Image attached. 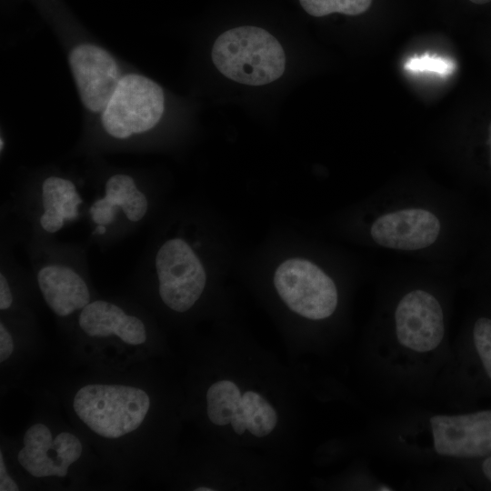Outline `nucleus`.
I'll use <instances>...</instances> for the list:
<instances>
[{"mask_svg": "<svg viewBox=\"0 0 491 491\" xmlns=\"http://www.w3.org/2000/svg\"><path fill=\"white\" fill-rule=\"evenodd\" d=\"M84 180L47 174L11 193L4 209V231L15 243L55 236L84 219L86 197Z\"/></svg>", "mask_w": 491, "mask_h": 491, "instance_id": "obj_1", "label": "nucleus"}, {"mask_svg": "<svg viewBox=\"0 0 491 491\" xmlns=\"http://www.w3.org/2000/svg\"><path fill=\"white\" fill-rule=\"evenodd\" d=\"M40 294L52 312L68 318L92 300L88 244L59 242L55 236L31 238L24 243Z\"/></svg>", "mask_w": 491, "mask_h": 491, "instance_id": "obj_2", "label": "nucleus"}, {"mask_svg": "<svg viewBox=\"0 0 491 491\" xmlns=\"http://www.w3.org/2000/svg\"><path fill=\"white\" fill-rule=\"evenodd\" d=\"M86 198L88 246L105 250L135 234L151 216L154 194L135 175L112 173Z\"/></svg>", "mask_w": 491, "mask_h": 491, "instance_id": "obj_3", "label": "nucleus"}, {"mask_svg": "<svg viewBox=\"0 0 491 491\" xmlns=\"http://www.w3.org/2000/svg\"><path fill=\"white\" fill-rule=\"evenodd\" d=\"M194 244L175 235L150 245L136 266L138 279H153L161 302L176 313L189 311L206 286L205 267Z\"/></svg>", "mask_w": 491, "mask_h": 491, "instance_id": "obj_4", "label": "nucleus"}, {"mask_svg": "<svg viewBox=\"0 0 491 491\" xmlns=\"http://www.w3.org/2000/svg\"><path fill=\"white\" fill-rule=\"evenodd\" d=\"M212 60L225 76L249 85L272 83L286 67L279 42L265 29L251 25L221 34L213 45Z\"/></svg>", "mask_w": 491, "mask_h": 491, "instance_id": "obj_5", "label": "nucleus"}, {"mask_svg": "<svg viewBox=\"0 0 491 491\" xmlns=\"http://www.w3.org/2000/svg\"><path fill=\"white\" fill-rule=\"evenodd\" d=\"M148 394L124 385L92 384L75 395L73 408L78 418L105 438H119L136 430L149 408Z\"/></svg>", "mask_w": 491, "mask_h": 491, "instance_id": "obj_6", "label": "nucleus"}, {"mask_svg": "<svg viewBox=\"0 0 491 491\" xmlns=\"http://www.w3.org/2000/svg\"><path fill=\"white\" fill-rule=\"evenodd\" d=\"M165 110L161 86L140 75L121 77L101 115L104 132L115 141H127L152 130Z\"/></svg>", "mask_w": 491, "mask_h": 491, "instance_id": "obj_7", "label": "nucleus"}, {"mask_svg": "<svg viewBox=\"0 0 491 491\" xmlns=\"http://www.w3.org/2000/svg\"><path fill=\"white\" fill-rule=\"evenodd\" d=\"M274 285L283 302L303 317L325 319L337 306L334 281L308 260L290 258L283 262L275 272Z\"/></svg>", "mask_w": 491, "mask_h": 491, "instance_id": "obj_8", "label": "nucleus"}, {"mask_svg": "<svg viewBox=\"0 0 491 491\" xmlns=\"http://www.w3.org/2000/svg\"><path fill=\"white\" fill-rule=\"evenodd\" d=\"M206 404L208 418L214 425H231L239 436L247 430L254 436L264 437L277 424V413L266 398L253 390L242 394L238 386L229 379L218 380L209 386Z\"/></svg>", "mask_w": 491, "mask_h": 491, "instance_id": "obj_9", "label": "nucleus"}, {"mask_svg": "<svg viewBox=\"0 0 491 491\" xmlns=\"http://www.w3.org/2000/svg\"><path fill=\"white\" fill-rule=\"evenodd\" d=\"M399 343L413 351L436 349L445 334L444 315L438 300L427 291H410L399 301L395 312Z\"/></svg>", "mask_w": 491, "mask_h": 491, "instance_id": "obj_10", "label": "nucleus"}, {"mask_svg": "<svg viewBox=\"0 0 491 491\" xmlns=\"http://www.w3.org/2000/svg\"><path fill=\"white\" fill-rule=\"evenodd\" d=\"M430 426L434 448L440 456L473 458L491 454V410L436 415Z\"/></svg>", "mask_w": 491, "mask_h": 491, "instance_id": "obj_11", "label": "nucleus"}, {"mask_svg": "<svg viewBox=\"0 0 491 491\" xmlns=\"http://www.w3.org/2000/svg\"><path fill=\"white\" fill-rule=\"evenodd\" d=\"M68 61L85 107L103 112L121 79L115 60L100 46L81 44L71 50Z\"/></svg>", "mask_w": 491, "mask_h": 491, "instance_id": "obj_12", "label": "nucleus"}, {"mask_svg": "<svg viewBox=\"0 0 491 491\" xmlns=\"http://www.w3.org/2000/svg\"><path fill=\"white\" fill-rule=\"evenodd\" d=\"M441 230L437 216L422 208L401 209L377 217L371 225L373 240L384 247L415 251L436 242Z\"/></svg>", "mask_w": 491, "mask_h": 491, "instance_id": "obj_13", "label": "nucleus"}, {"mask_svg": "<svg viewBox=\"0 0 491 491\" xmlns=\"http://www.w3.org/2000/svg\"><path fill=\"white\" fill-rule=\"evenodd\" d=\"M77 326L90 337L116 336L124 343L139 346L147 339L144 319L129 312L122 304L106 299H93L77 316Z\"/></svg>", "mask_w": 491, "mask_h": 491, "instance_id": "obj_14", "label": "nucleus"}, {"mask_svg": "<svg viewBox=\"0 0 491 491\" xmlns=\"http://www.w3.org/2000/svg\"><path fill=\"white\" fill-rule=\"evenodd\" d=\"M24 447L17 454L19 464L35 477L56 476L60 470L55 459L49 455L54 439L50 429L37 423L30 426L24 436Z\"/></svg>", "mask_w": 491, "mask_h": 491, "instance_id": "obj_15", "label": "nucleus"}, {"mask_svg": "<svg viewBox=\"0 0 491 491\" xmlns=\"http://www.w3.org/2000/svg\"><path fill=\"white\" fill-rule=\"evenodd\" d=\"M302 7L310 15L320 17L332 13L358 15L365 13L372 0H299Z\"/></svg>", "mask_w": 491, "mask_h": 491, "instance_id": "obj_16", "label": "nucleus"}, {"mask_svg": "<svg viewBox=\"0 0 491 491\" xmlns=\"http://www.w3.org/2000/svg\"><path fill=\"white\" fill-rule=\"evenodd\" d=\"M53 448L55 452L60 477H65L68 473V467L81 456L82 444L75 435L62 432L55 437Z\"/></svg>", "mask_w": 491, "mask_h": 491, "instance_id": "obj_17", "label": "nucleus"}, {"mask_svg": "<svg viewBox=\"0 0 491 491\" xmlns=\"http://www.w3.org/2000/svg\"><path fill=\"white\" fill-rule=\"evenodd\" d=\"M473 339L486 375L491 379V318H478L473 328Z\"/></svg>", "mask_w": 491, "mask_h": 491, "instance_id": "obj_18", "label": "nucleus"}, {"mask_svg": "<svg viewBox=\"0 0 491 491\" xmlns=\"http://www.w3.org/2000/svg\"><path fill=\"white\" fill-rule=\"evenodd\" d=\"M406 68L411 71H431L441 75H449L454 65L452 62L438 56L424 55L410 58L406 63Z\"/></svg>", "mask_w": 491, "mask_h": 491, "instance_id": "obj_19", "label": "nucleus"}, {"mask_svg": "<svg viewBox=\"0 0 491 491\" xmlns=\"http://www.w3.org/2000/svg\"><path fill=\"white\" fill-rule=\"evenodd\" d=\"M14 350V341L11 333L3 321L0 323V362L7 360Z\"/></svg>", "mask_w": 491, "mask_h": 491, "instance_id": "obj_20", "label": "nucleus"}, {"mask_svg": "<svg viewBox=\"0 0 491 491\" xmlns=\"http://www.w3.org/2000/svg\"><path fill=\"white\" fill-rule=\"evenodd\" d=\"M18 486L6 471L3 453L0 452V491H17Z\"/></svg>", "mask_w": 491, "mask_h": 491, "instance_id": "obj_21", "label": "nucleus"}, {"mask_svg": "<svg viewBox=\"0 0 491 491\" xmlns=\"http://www.w3.org/2000/svg\"><path fill=\"white\" fill-rule=\"evenodd\" d=\"M482 471L486 477L491 482V456L486 458L482 464Z\"/></svg>", "mask_w": 491, "mask_h": 491, "instance_id": "obj_22", "label": "nucleus"}, {"mask_svg": "<svg viewBox=\"0 0 491 491\" xmlns=\"http://www.w3.org/2000/svg\"><path fill=\"white\" fill-rule=\"evenodd\" d=\"M488 145L490 146V165H491V123L488 128Z\"/></svg>", "mask_w": 491, "mask_h": 491, "instance_id": "obj_23", "label": "nucleus"}, {"mask_svg": "<svg viewBox=\"0 0 491 491\" xmlns=\"http://www.w3.org/2000/svg\"><path fill=\"white\" fill-rule=\"evenodd\" d=\"M470 2L477 5H483L491 2V0H469Z\"/></svg>", "mask_w": 491, "mask_h": 491, "instance_id": "obj_24", "label": "nucleus"}, {"mask_svg": "<svg viewBox=\"0 0 491 491\" xmlns=\"http://www.w3.org/2000/svg\"><path fill=\"white\" fill-rule=\"evenodd\" d=\"M195 491H211V490H214V489L209 488V487L201 486V487L195 488Z\"/></svg>", "mask_w": 491, "mask_h": 491, "instance_id": "obj_25", "label": "nucleus"}, {"mask_svg": "<svg viewBox=\"0 0 491 491\" xmlns=\"http://www.w3.org/2000/svg\"><path fill=\"white\" fill-rule=\"evenodd\" d=\"M378 490H381V491H386V490H392L390 487L387 488V486H382V488H378Z\"/></svg>", "mask_w": 491, "mask_h": 491, "instance_id": "obj_26", "label": "nucleus"}]
</instances>
